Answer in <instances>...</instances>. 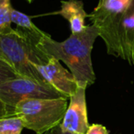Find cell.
<instances>
[{
	"label": "cell",
	"instance_id": "cell-1",
	"mask_svg": "<svg viewBox=\"0 0 134 134\" xmlns=\"http://www.w3.org/2000/svg\"><path fill=\"white\" fill-rule=\"evenodd\" d=\"M107 52L134 65V0H98L88 17Z\"/></svg>",
	"mask_w": 134,
	"mask_h": 134
},
{
	"label": "cell",
	"instance_id": "cell-2",
	"mask_svg": "<svg viewBox=\"0 0 134 134\" xmlns=\"http://www.w3.org/2000/svg\"><path fill=\"white\" fill-rule=\"evenodd\" d=\"M97 37L98 30L91 24L82 32L72 33L63 41H56L44 33L38 45L48 56L63 62L74 75L78 87L86 89L96 81L91 52Z\"/></svg>",
	"mask_w": 134,
	"mask_h": 134
},
{
	"label": "cell",
	"instance_id": "cell-3",
	"mask_svg": "<svg viewBox=\"0 0 134 134\" xmlns=\"http://www.w3.org/2000/svg\"><path fill=\"white\" fill-rule=\"evenodd\" d=\"M44 33L36 35L17 28L8 33L0 34V56L20 77L32 79L40 84L47 83L35 66L47 64L51 59L38 45Z\"/></svg>",
	"mask_w": 134,
	"mask_h": 134
},
{
	"label": "cell",
	"instance_id": "cell-4",
	"mask_svg": "<svg viewBox=\"0 0 134 134\" xmlns=\"http://www.w3.org/2000/svg\"><path fill=\"white\" fill-rule=\"evenodd\" d=\"M68 98H29L13 108L11 115L20 118L24 128L43 134L59 126L68 108Z\"/></svg>",
	"mask_w": 134,
	"mask_h": 134
},
{
	"label": "cell",
	"instance_id": "cell-5",
	"mask_svg": "<svg viewBox=\"0 0 134 134\" xmlns=\"http://www.w3.org/2000/svg\"><path fill=\"white\" fill-rule=\"evenodd\" d=\"M64 97L48 84H40L26 77H18L0 84V101L9 109L20 101L29 98H61Z\"/></svg>",
	"mask_w": 134,
	"mask_h": 134
},
{
	"label": "cell",
	"instance_id": "cell-6",
	"mask_svg": "<svg viewBox=\"0 0 134 134\" xmlns=\"http://www.w3.org/2000/svg\"><path fill=\"white\" fill-rule=\"evenodd\" d=\"M35 68L45 82L64 97L70 98L76 92L78 85L74 75L71 72L65 69L56 58L51 57L47 64L37 65Z\"/></svg>",
	"mask_w": 134,
	"mask_h": 134
},
{
	"label": "cell",
	"instance_id": "cell-7",
	"mask_svg": "<svg viewBox=\"0 0 134 134\" xmlns=\"http://www.w3.org/2000/svg\"><path fill=\"white\" fill-rule=\"evenodd\" d=\"M86 88L78 87L70 97V102L62 123L59 125L63 131L74 134H86L89 128L86 100Z\"/></svg>",
	"mask_w": 134,
	"mask_h": 134
},
{
	"label": "cell",
	"instance_id": "cell-8",
	"mask_svg": "<svg viewBox=\"0 0 134 134\" xmlns=\"http://www.w3.org/2000/svg\"><path fill=\"white\" fill-rule=\"evenodd\" d=\"M55 14L64 18L70 24L72 33H79L86 29L85 20L88 14L85 11L81 0H63L61 1V9Z\"/></svg>",
	"mask_w": 134,
	"mask_h": 134
},
{
	"label": "cell",
	"instance_id": "cell-9",
	"mask_svg": "<svg viewBox=\"0 0 134 134\" xmlns=\"http://www.w3.org/2000/svg\"><path fill=\"white\" fill-rule=\"evenodd\" d=\"M11 22L15 23L18 26V28L21 29V30H25V31L30 32V33L39 35V34H41L44 32L40 30L32 22L29 16H27L26 14L22 13V12L19 11V10L14 9V8H12V11H11Z\"/></svg>",
	"mask_w": 134,
	"mask_h": 134
},
{
	"label": "cell",
	"instance_id": "cell-10",
	"mask_svg": "<svg viewBox=\"0 0 134 134\" xmlns=\"http://www.w3.org/2000/svg\"><path fill=\"white\" fill-rule=\"evenodd\" d=\"M24 125L20 118L8 115L0 118V134H21Z\"/></svg>",
	"mask_w": 134,
	"mask_h": 134
},
{
	"label": "cell",
	"instance_id": "cell-11",
	"mask_svg": "<svg viewBox=\"0 0 134 134\" xmlns=\"http://www.w3.org/2000/svg\"><path fill=\"white\" fill-rule=\"evenodd\" d=\"M10 0H0V34L11 31V11Z\"/></svg>",
	"mask_w": 134,
	"mask_h": 134
},
{
	"label": "cell",
	"instance_id": "cell-12",
	"mask_svg": "<svg viewBox=\"0 0 134 134\" xmlns=\"http://www.w3.org/2000/svg\"><path fill=\"white\" fill-rule=\"evenodd\" d=\"M20 77L13 67L0 56V84Z\"/></svg>",
	"mask_w": 134,
	"mask_h": 134
},
{
	"label": "cell",
	"instance_id": "cell-13",
	"mask_svg": "<svg viewBox=\"0 0 134 134\" xmlns=\"http://www.w3.org/2000/svg\"><path fill=\"white\" fill-rule=\"evenodd\" d=\"M86 134H109L105 126L101 124H92L89 126Z\"/></svg>",
	"mask_w": 134,
	"mask_h": 134
},
{
	"label": "cell",
	"instance_id": "cell-14",
	"mask_svg": "<svg viewBox=\"0 0 134 134\" xmlns=\"http://www.w3.org/2000/svg\"><path fill=\"white\" fill-rule=\"evenodd\" d=\"M10 115V111L7 106L4 104L3 102L0 101V118H3V117H6V116Z\"/></svg>",
	"mask_w": 134,
	"mask_h": 134
},
{
	"label": "cell",
	"instance_id": "cell-15",
	"mask_svg": "<svg viewBox=\"0 0 134 134\" xmlns=\"http://www.w3.org/2000/svg\"><path fill=\"white\" fill-rule=\"evenodd\" d=\"M52 131H53V134H74V133H71V132L62 130L61 128H60V126H57L56 128H54L53 130H52Z\"/></svg>",
	"mask_w": 134,
	"mask_h": 134
},
{
	"label": "cell",
	"instance_id": "cell-16",
	"mask_svg": "<svg viewBox=\"0 0 134 134\" xmlns=\"http://www.w3.org/2000/svg\"><path fill=\"white\" fill-rule=\"evenodd\" d=\"M43 134H53V131H52V130H50V131L45 132V133H43Z\"/></svg>",
	"mask_w": 134,
	"mask_h": 134
},
{
	"label": "cell",
	"instance_id": "cell-17",
	"mask_svg": "<svg viewBox=\"0 0 134 134\" xmlns=\"http://www.w3.org/2000/svg\"><path fill=\"white\" fill-rule=\"evenodd\" d=\"M26 1H28L29 3H31V0H26Z\"/></svg>",
	"mask_w": 134,
	"mask_h": 134
},
{
	"label": "cell",
	"instance_id": "cell-18",
	"mask_svg": "<svg viewBox=\"0 0 134 134\" xmlns=\"http://www.w3.org/2000/svg\"><path fill=\"white\" fill-rule=\"evenodd\" d=\"M32 1H33V0H31V2H32Z\"/></svg>",
	"mask_w": 134,
	"mask_h": 134
}]
</instances>
